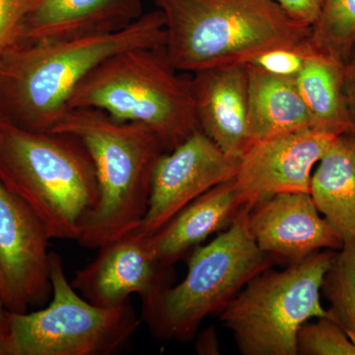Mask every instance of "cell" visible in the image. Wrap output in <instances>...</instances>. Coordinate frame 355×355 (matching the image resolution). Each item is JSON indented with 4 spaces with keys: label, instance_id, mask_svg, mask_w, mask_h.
I'll return each mask as SVG.
<instances>
[{
    "label": "cell",
    "instance_id": "17",
    "mask_svg": "<svg viewBox=\"0 0 355 355\" xmlns=\"http://www.w3.org/2000/svg\"><path fill=\"white\" fill-rule=\"evenodd\" d=\"M247 64L249 73V135L251 146L261 140L314 128L294 78L272 76ZM250 146V147H251Z\"/></svg>",
    "mask_w": 355,
    "mask_h": 355
},
{
    "label": "cell",
    "instance_id": "28",
    "mask_svg": "<svg viewBox=\"0 0 355 355\" xmlns=\"http://www.w3.org/2000/svg\"><path fill=\"white\" fill-rule=\"evenodd\" d=\"M0 355H15L12 331L7 315L0 322Z\"/></svg>",
    "mask_w": 355,
    "mask_h": 355
},
{
    "label": "cell",
    "instance_id": "26",
    "mask_svg": "<svg viewBox=\"0 0 355 355\" xmlns=\"http://www.w3.org/2000/svg\"><path fill=\"white\" fill-rule=\"evenodd\" d=\"M345 95L350 133L355 135V48L345 64Z\"/></svg>",
    "mask_w": 355,
    "mask_h": 355
},
{
    "label": "cell",
    "instance_id": "18",
    "mask_svg": "<svg viewBox=\"0 0 355 355\" xmlns=\"http://www.w3.org/2000/svg\"><path fill=\"white\" fill-rule=\"evenodd\" d=\"M311 177L310 195L318 210L342 236L355 238V135H338Z\"/></svg>",
    "mask_w": 355,
    "mask_h": 355
},
{
    "label": "cell",
    "instance_id": "14",
    "mask_svg": "<svg viewBox=\"0 0 355 355\" xmlns=\"http://www.w3.org/2000/svg\"><path fill=\"white\" fill-rule=\"evenodd\" d=\"M191 79L200 130L226 155L239 160L251 146L247 64L202 70Z\"/></svg>",
    "mask_w": 355,
    "mask_h": 355
},
{
    "label": "cell",
    "instance_id": "20",
    "mask_svg": "<svg viewBox=\"0 0 355 355\" xmlns=\"http://www.w3.org/2000/svg\"><path fill=\"white\" fill-rule=\"evenodd\" d=\"M322 294L329 317L355 343V238L343 242L324 275Z\"/></svg>",
    "mask_w": 355,
    "mask_h": 355
},
{
    "label": "cell",
    "instance_id": "24",
    "mask_svg": "<svg viewBox=\"0 0 355 355\" xmlns=\"http://www.w3.org/2000/svg\"><path fill=\"white\" fill-rule=\"evenodd\" d=\"M27 0H0V57L19 40Z\"/></svg>",
    "mask_w": 355,
    "mask_h": 355
},
{
    "label": "cell",
    "instance_id": "5",
    "mask_svg": "<svg viewBox=\"0 0 355 355\" xmlns=\"http://www.w3.org/2000/svg\"><path fill=\"white\" fill-rule=\"evenodd\" d=\"M179 72L164 46L121 51L81 81L69 110H100L116 120L146 125L172 150L200 130L191 79Z\"/></svg>",
    "mask_w": 355,
    "mask_h": 355
},
{
    "label": "cell",
    "instance_id": "1",
    "mask_svg": "<svg viewBox=\"0 0 355 355\" xmlns=\"http://www.w3.org/2000/svg\"><path fill=\"white\" fill-rule=\"evenodd\" d=\"M165 44V17L159 9L116 32L16 43L0 57V119L50 132L69 110L77 86L105 60Z\"/></svg>",
    "mask_w": 355,
    "mask_h": 355
},
{
    "label": "cell",
    "instance_id": "6",
    "mask_svg": "<svg viewBox=\"0 0 355 355\" xmlns=\"http://www.w3.org/2000/svg\"><path fill=\"white\" fill-rule=\"evenodd\" d=\"M250 209L246 205L228 228L191 252L179 284L141 303V321L154 338L191 342L205 318L220 314L254 277L272 268L250 232Z\"/></svg>",
    "mask_w": 355,
    "mask_h": 355
},
{
    "label": "cell",
    "instance_id": "11",
    "mask_svg": "<svg viewBox=\"0 0 355 355\" xmlns=\"http://www.w3.org/2000/svg\"><path fill=\"white\" fill-rule=\"evenodd\" d=\"M238 161L198 130L154 166L146 216L139 227L151 235L186 205L217 184L234 179Z\"/></svg>",
    "mask_w": 355,
    "mask_h": 355
},
{
    "label": "cell",
    "instance_id": "25",
    "mask_svg": "<svg viewBox=\"0 0 355 355\" xmlns=\"http://www.w3.org/2000/svg\"><path fill=\"white\" fill-rule=\"evenodd\" d=\"M291 18L312 28L323 7L324 0H275Z\"/></svg>",
    "mask_w": 355,
    "mask_h": 355
},
{
    "label": "cell",
    "instance_id": "9",
    "mask_svg": "<svg viewBox=\"0 0 355 355\" xmlns=\"http://www.w3.org/2000/svg\"><path fill=\"white\" fill-rule=\"evenodd\" d=\"M50 240L36 214L0 182V301L8 312L26 313L50 299Z\"/></svg>",
    "mask_w": 355,
    "mask_h": 355
},
{
    "label": "cell",
    "instance_id": "19",
    "mask_svg": "<svg viewBox=\"0 0 355 355\" xmlns=\"http://www.w3.org/2000/svg\"><path fill=\"white\" fill-rule=\"evenodd\" d=\"M345 64L313 50L294 77L296 88L309 110L316 128L342 135L350 132L345 95Z\"/></svg>",
    "mask_w": 355,
    "mask_h": 355
},
{
    "label": "cell",
    "instance_id": "16",
    "mask_svg": "<svg viewBox=\"0 0 355 355\" xmlns=\"http://www.w3.org/2000/svg\"><path fill=\"white\" fill-rule=\"evenodd\" d=\"M246 205L234 179L217 184L149 235L154 253L163 263L175 266L210 236L228 228Z\"/></svg>",
    "mask_w": 355,
    "mask_h": 355
},
{
    "label": "cell",
    "instance_id": "3",
    "mask_svg": "<svg viewBox=\"0 0 355 355\" xmlns=\"http://www.w3.org/2000/svg\"><path fill=\"white\" fill-rule=\"evenodd\" d=\"M0 182L36 214L51 239L77 242L99 200L94 164L80 140L2 119Z\"/></svg>",
    "mask_w": 355,
    "mask_h": 355
},
{
    "label": "cell",
    "instance_id": "2",
    "mask_svg": "<svg viewBox=\"0 0 355 355\" xmlns=\"http://www.w3.org/2000/svg\"><path fill=\"white\" fill-rule=\"evenodd\" d=\"M50 132L80 140L95 167L99 200L77 243L99 249L139 228L148 205L154 166L167 153L157 135L146 125L90 108L69 110Z\"/></svg>",
    "mask_w": 355,
    "mask_h": 355
},
{
    "label": "cell",
    "instance_id": "23",
    "mask_svg": "<svg viewBox=\"0 0 355 355\" xmlns=\"http://www.w3.org/2000/svg\"><path fill=\"white\" fill-rule=\"evenodd\" d=\"M311 51L312 48L307 41L297 46L265 51L254 58L248 64L272 76L294 78L304 67Z\"/></svg>",
    "mask_w": 355,
    "mask_h": 355
},
{
    "label": "cell",
    "instance_id": "22",
    "mask_svg": "<svg viewBox=\"0 0 355 355\" xmlns=\"http://www.w3.org/2000/svg\"><path fill=\"white\" fill-rule=\"evenodd\" d=\"M298 331L297 355H355V343L330 317L317 318Z\"/></svg>",
    "mask_w": 355,
    "mask_h": 355
},
{
    "label": "cell",
    "instance_id": "15",
    "mask_svg": "<svg viewBox=\"0 0 355 355\" xmlns=\"http://www.w3.org/2000/svg\"><path fill=\"white\" fill-rule=\"evenodd\" d=\"M142 15L141 0H27L17 43L116 32Z\"/></svg>",
    "mask_w": 355,
    "mask_h": 355
},
{
    "label": "cell",
    "instance_id": "7",
    "mask_svg": "<svg viewBox=\"0 0 355 355\" xmlns=\"http://www.w3.org/2000/svg\"><path fill=\"white\" fill-rule=\"evenodd\" d=\"M336 253L322 250L280 272L268 268L229 303L219 318L243 355H297L301 327L329 316L322 286Z\"/></svg>",
    "mask_w": 355,
    "mask_h": 355
},
{
    "label": "cell",
    "instance_id": "12",
    "mask_svg": "<svg viewBox=\"0 0 355 355\" xmlns=\"http://www.w3.org/2000/svg\"><path fill=\"white\" fill-rule=\"evenodd\" d=\"M338 135L311 128L253 144L238 161L234 177L247 205L279 193H310L313 168Z\"/></svg>",
    "mask_w": 355,
    "mask_h": 355
},
{
    "label": "cell",
    "instance_id": "29",
    "mask_svg": "<svg viewBox=\"0 0 355 355\" xmlns=\"http://www.w3.org/2000/svg\"><path fill=\"white\" fill-rule=\"evenodd\" d=\"M7 315V310L4 308L3 304H2L1 301H0V322L2 320L6 319Z\"/></svg>",
    "mask_w": 355,
    "mask_h": 355
},
{
    "label": "cell",
    "instance_id": "13",
    "mask_svg": "<svg viewBox=\"0 0 355 355\" xmlns=\"http://www.w3.org/2000/svg\"><path fill=\"white\" fill-rule=\"evenodd\" d=\"M254 242L275 263L294 265L343 240L318 210L309 193H286L256 203L248 217Z\"/></svg>",
    "mask_w": 355,
    "mask_h": 355
},
{
    "label": "cell",
    "instance_id": "27",
    "mask_svg": "<svg viewBox=\"0 0 355 355\" xmlns=\"http://www.w3.org/2000/svg\"><path fill=\"white\" fill-rule=\"evenodd\" d=\"M196 352L202 355H217L220 354L216 331L212 327L202 331L198 336L196 342Z\"/></svg>",
    "mask_w": 355,
    "mask_h": 355
},
{
    "label": "cell",
    "instance_id": "10",
    "mask_svg": "<svg viewBox=\"0 0 355 355\" xmlns=\"http://www.w3.org/2000/svg\"><path fill=\"white\" fill-rule=\"evenodd\" d=\"M174 266L159 260L149 235L139 228L106 243L97 257L77 270L71 284L86 300L100 307H118L137 294L142 302L174 286Z\"/></svg>",
    "mask_w": 355,
    "mask_h": 355
},
{
    "label": "cell",
    "instance_id": "21",
    "mask_svg": "<svg viewBox=\"0 0 355 355\" xmlns=\"http://www.w3.org/2000/svg\"><path fill=\"white\" fill-rule=\"evenodd\" d=\"M308 43L314 51L347 62L355 48V0H324Z\"/></svg>",
    "mask_w": 355,
    "mask_h": 355
},
{
    "label": "cell",
    "instance_id": "4",
    "mask_svg": "<svg viewBox=\"0 0 355 355\" xmlns=\"http://www.w3.org/2000/svg\"><path fill=\"white\" fill-rule=\"evenodd\" d=\"M164 14L165 51L180 72L248 64L309 39L311 28L275 0H154Z\"/></svg>",
    "mask_w": 355,
    "mask_h": 355
},
{
    "label": "cell",
    "instance_id": "8",
    "mask_svg": "<svg viewBox=\"0 0 355 355\" xmlns=\"http://www.w3.org/2000/svg\"><path fill=\"white\" fill-rule=\"evenodd\" d=\"M53 298L36 312L7 311L15 355H109L123 349L140 324L130 301L100 307L86 300L65 275L62 257L49 254Z\"/></svg>",
    "mask_w": 355,
    "mask_h": 355
}]
</instances>
